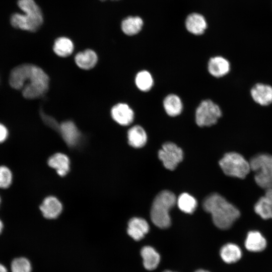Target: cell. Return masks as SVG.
I'll list each match as a JSON object with an SVG mask.
<instances>
[{
  "mask_svg": "<svg viewBox=\"0 0 272 272\" xmlns=\"http://www.w3.org/2000/svg\"><path fill=\"white\" fill-rule=\"evenodd\" d=\"M49 79L40 67L25 63L14 67L9 78L11 86L21 90L24 98L36 99L42 96L48 91Z\"/></svg>",
  "mask_w": 272,
  "mask_h": 272,
  "instance_id": "cell-1",
  "label": "cell"
},
{
  "mask_svg": "<svg viewBox=\"0 0 272 272\" xmlns=\"http://www.w3.org/2000/svg\"><path fill=\"white\" fill-rule=\"evenodd\" d=\"M202 205L204 210L212 215L214 224L220 229L230 228L240 215L236 207L216 193L208 196Z\"/></svg>",
  "mask_w": 272,
  "mask_h": 272,
  "instance_id": "cell-2",
  "label": "cell"
},
{
  "mask_svg": "<svg viewBox=\"0 0 272 272\" xmlns=\"http://www.w3.org/2000/svg\"><path fill=\"white\" fill-rule=\"evenodd\" d=\"M18 6L23 14L14 13L11 17V24L15 28L35 32L43 22L42 11L34 0H18Z\"/></svg>",
  "mask_w": 272,
  "mask_h": 272,
  "instance_id": "cell-3",
  "label": "cell"
},
{
  "mask_svg": "<svg viewBox=\"0 0 272 272\" xmlns=\"http://www.w3.org/2000/svg\"><path fill=\"white\" fill-rule=\"evenodd\" d=\"M177 201L175 195L168 190L160 192L155 198L151 210V219L153 224L161 229L171 225L170 210Z\"/></svg>",
  "mask_w": 272,
  "mask_h": 272,
  "instance_id": "cell-4",
  "label": "cell"
},
{
  "mask_svg": "<svg viewBox=\"0 0 272 272\" xmlns=\"http://www.w3.org/2000/svg\"><path fill=\"white\" fill-rule=\"evenodd\" d=\"M250 169L254 172V180L260 187L272 189V155L260 154L249 161Z\"/></svg>",
  "mask_w": 272,
  "mask_h": 272,
  "instance_id": "cell-5",
  "label": "cell"
},
{
  "mask_svg": "<svg viewBox=\"0 0 272 272\" xmlns=\"http://www.w3.org/2000/svg\"><path fill=\"white\" fill-rule=\"evenodd\" d=\"M219 165L226 175L238 178H244L251 170L249 162L235 152L225 154L220 160Z\"/></svg>",
  "mask_w": 272,
  "mask_h": 272,
  "instance_id": "cell-6",
  "label": "cell"
},
{
  "mask_svg": "<svg viewBox=\"0 0 272 272\" xmlns=\"http://www.w3.org/2000/svg\"><path fill=\"white\" fill-rule=\"evenodd\" d=\"M221 116L220 107L211 100L206 99L196 109L195 121L199 126H210L215 124Z\"/></svg>",
  "mask_w": 272,
  "mask_h": 272,
  "instance_id": "cell-7",
  "label": "cell"
},
{
  "mask_svg": "<svg viewBox=\"0 0 272 272\" xmlns=\"http://www.w3.org/2000/svg\"><path fill=\"white\" fill-rule=\"evenodd\" d=\"M158 156L166 168L173 170L183 160V153L182 149L176 144L167 142L163 144L159 151Z\"/></svg>",
  "mask_w": 272,
  "mask_h": 272,
  "instance_id": "cell-8",
  "label": "cell"
},
{
  "mask_svg": "<svg viewBox=\"0 0 272 272\" xmlns=\"http://www.w3.org/2000/svg\"><path fill=\"white\" fill-rule=\"evenodd\" d=\"M112 118L118 124L126 126L133 120L134 112L132 109L125 103H118L111 109Z\"/></svg>",
  "mask_w": 272,
  "mask_h": 272,
  "instance_id": "cell-9",
  "label": "cell"
},
{
  "mask_svg": "<svg viewBox=\"0 0 272 272\" xmlns=\"http://www.w3.org/2000/svg\"><path fill=\"white\" fill-rule=\"evenodd\" d=\"M149 226L144 219L134 217L128 222L127 233L135 241H140L149 232Z\"/></svg>",
  "mask_w": 272,
  "mask_h": 272,
  "instance_id": "cell-10",
  "label": "cell"
},
{
  "mask_svg": "<svg viewBox=\"0 0 272 272\" xmlns=\"http://www.w3.org/2000/svg\"><path fill=\"white\" fill-rule=\"evenodd\" d=\"M250 94L253 100L261 106L272 103V87L262 83L256 84L251 88Z\"/></svg>",
  "mask_w": 272,
  "mask_h": 272,
  "instance_id": "cell-11",
  "label": "cell"
},
{
  "mask_svg": "<svg viewBox=\"0 0 272 272\" xmlns=\"http://www.w3.org/2000/svg\"><path fill=\"white\" fill-rule=\"evenodd\" d=\"M43 216L48 220L55 219L62 210V206L56 197L50 196L45 198L40 207Z\"/></svg>",
  "mask_w": 272,
  "mask_h": 272,
  "instance_id": "cell-12",
  "label": "cell"
},
{
  "mask_svg": "<svg viewBox=\"0 0 272 272\" xmlns=\"http://www.w3.org/2000/svg\"><path fill=\"white\" fill-rule=\"evenodd\" d=\"M59 131L65 143L70 147L79 142L81 134L75 124L72 121H66L59 125Z\"/></svg>",
  "mask_w": 272,
  "mask_h": 272,
  "instance_id": "cell-13",
  "label": "cell"
},
{
  "mask_svg": "<svg viewBox=\"0 0 272 272\" xmlns=\"http://www.w3.org/2000/svg\"><path fill=\"white\" fill-rule=\"evenodd\" d=\"M210 74L216 78L222 77L226 75L230 70V64L225 58L217 56L211 58L208 64Z\"/></svg>",
  "mask_w": 272,
  "mask_h": 272,
  "instance_id": "cell-14",
  "label": "cell"
},
{
  "mask_svg": "<svg viewBox=\"0 0 272 272\" xmlns=\"http://www.w3.org/2000/svg\"><path fill=\"white\" fill-rule=\"evenodd\" d=\"M185 27L187 31L191 34L199 35L205 32L207 24L202 15L195 13L190 14L187 17Z\"/></svg>",
  "mask_w": 272,
  "mask_h": 272,
  "instance_id": "cell-15",
  "label": "cell"
},
{
  "mask_svg": "<svg viewBox=\"0 0 272 272\" xmlns=\"http://www.w3.org/2000/svg\"><path fill=\"white\" fill-rule=\"evenodd\" d=\"M254 211L263 219H272V189L266 190L255 203Z\"/></svg>",
  "mask_w": 272,
  "mask_h": 272,
  "instance_id": "cell-16",
  "label": "cell"
},
{
  "mask_svg": "<svg viewBox=\"0 0 272 272\" xmlns=\"http://www.w3.org/2000/svg\"><path fill=\"white\" fill-rule=\"evenodd\" d=\"M246 248L252 252H260L266 246V241L258 231H250L247 235L245 241Z\"/></svg>",
  "mask_w": 272,
  "mask_h": 272,
  "instance_id": "cell-17",
  "label": "cell"
},
{
  "mask_svg": "<svg viewBox=\"0 0 272 272\" xmlns=\"http://www.w3.org/2000/svg\"><path fill=\"white\" fill-rule=\"evenodd\" d=\"M48 164L61 176L65 175L70 170V160L66 155L62 153H58L51 156L48 160Z\"/></svg>",
  "mask_w": 272,
  "mask_h": 272,
  "instance_id": "cell-18",
  "label": "cell"
},
{
  "mask_svg": "<svg viewBox=\"0 0 272 272\" xmlns=\"http://www.w3.org/2000/svg\"><path fill=\"white\" fill-rule=\"evenodd\" d=\"M141 255L146 269L151 270L156 268L160 262V256L154 248L149 246L143 247Z\"/></svg>",
  "mask_w": 272,
  "mask_h": 272,
  "instance_id": "cell-19",
  "label": "cell"
},
{
  "mask_svg": "<svg viewBox=\"0 0 272 272\" xmlns=\"http://www.w3.org/2000/svg\"><path fill=\"white\" fill-rule=\"evenodd\" d=\"M75 60L77 65L81 69L90 70L97 63L98 57L95 51L87 49L77 53Z\"/></svg>",
  "mask_w": 272,
  "mask_h": 272,
  "instance_id": "cell-20",
  "label": "cell"
},
{
  "mask_svg": "<svg viewBox=\"0 0 272 272\" xmlns=\"http://www.w3.org/2000/svg\"><path fill=\"white\" fill-rule=\"evenodd\" d=\"M128 144L132 147H143L147 141V133L144 129L140 125H134L127 132Z\"/></svg>",
  "mask_w": 272,
  "mask_h": 272,
  "instance_id": "cell-21",
  "label": "cell"
},
{
  "mask_svg": "<svg viewBox=\"0 0 272 272\" xmlns=\"http://www.w3.org/2000/svg\"><path fill=\"white\" fill-rule=\"evenodd\" d=\"M163 106L166 113L173 117L179 115L183 108L180 97L173 94H169L164 98Z\"/></svg>",
  "mask_w": 272,
  "mask_h": 272,
  "instance_id": "cell-22",
  "label": "cell"
},
{
  "mask_svg": "<svg viewBox=\"0 0 272 272\" xmlns=\"http://www.w3.org/2000/svg\"><path fill=\"white\" fill-rule=\"evenodd\" d=\"M143 21L138 16H129L123 20L121 28L123 32L129 36L138 34L143 26Z\"/></svg>",
  "mask_w": 272,
  "mask_h": 272,
  "instance_id": "cell-23",
  "label": "cell"
},
{
  "mask_svg": "<svg viewBox=\"0 0 272 272\" xmlns=\"http://www.w3.org/2000/svg\"><path fill=\"white\" fill-rule=\"evenodd\" d=\"M220 255L224 261L227 263H234L239 260L242 256L241 249L236 244L227 243L220 250Z\"/></svg>",
  "mask_w": 272,
  "mask_h": 272,
  "instance_id": "cell-24",
  "label": "cell"
},
{
  "mask_svg": "<svg viewBox=\"0 0 272 272\" xmlns=\"http://www.w3.org/2000/svg\"><path fill=\"white\" fill-rule=\"evenodd\" d=\"M73 42L68 38L61 37L57 38L54 43L53 51L60 57H67L71 55L74 50Z\"/></svg>",
  "mask_w": 272,
  "mask_h": 272,
  "instance_id": "cell-25",
  "label": "cell"
},
{
  "mask_svg": "<svg viewBox=\"0 0 272 272\" xmlns=\"http://www.w3.org/2000/svg\"><path fill=\"white\" fill-rule=\"evenodd\" d=\"M179 209L187 214H192L197 206V201L191 195L187 193L181 194L176 201Z\"/></svg>",
  "mask_w": 272,
  "mask_h": 272,
  "instance_id": "cell-26",
  "label": "cell"
},
{
  "mask_svg": "<svg viewBox=\"0 0 272 272\" xmlns=\"http://www.w3.org/2000/svg\"><path fill=\"white\" fill-rule=\"evenodd\" d=\"M135 83L139 90L147 92L153 87L154 81L151 74L147 71H141L136 75Z\"/></svg>",
  "mask_w": 272,
  "mask_h": 272,
  "instance_id": "cell-27",
  "label": "cell"
},
{
  "mask_svg": "<svg viewBox=\"0 0 272 272\" xmlns=\"http://www.w3.org/2000/svg\"><path fill=\"white\" fill-rule=\"evenodd\" d=\"M12 272H32V266L30 261L25 257L15 258L11 262Z\"/></svg>",
  "mask_w": 272,
  "mask_h": 272,
  "instance_id": "cell-28",
  "label": "cell"
},
{
  "mask_svg": "<svg viewBox=\"0 0 272 272\" xmlns=\"http://www.w3.org/2000/svg\"><path fill=\"white\" fill-rule=\"evenodd\" d=\"M12 181V174L10 170L6 166H0V188L9 187Z\"/></svg>",
  "mask_w": 272,
  "mask_h": 272,
  "instance_id": "cell-29",
  "label": "cell"
},
{
  "mask_svg": "<svg viewBox=\"0 0 272 272\" xmlns=\"http://www.w3.org/2000/svg\"><path fill=\"white\" fill-rule=\"evenodd\" d=\"M40 116L42 118V119L44 123L46 124L47 125L49 126L50 127H51L53 129L58 130L59 129V125L56 120L46 114L43 110H40Z\"/></svg>",
  "mask_w": 272,
  "mask_h": 272,
  "instance_id": "cell-30",
  "label": "cell"
},
{
  "mask_svg": "<svg viewBox=\"0 0 272 272\" xmlns=\"http://www.w3.org/2000/svg\"><path fill=\"white\" fill-rule=\"evenodd\" d=\"M8 132L7 128L0 123V143L3 142L7 138Z\"/></svg>",
  "mask_w": 272,
  "mask_h": 272,
  "instance_id": "cell-31",
  "label": "cell"
},
{
  "mask_svg": "<svg viewBox=\"0 0 272 272\" xmlns=\"http://www.w3.org/2000/svg\"><path fill=\"white\" fill-rule=\"evenodd\" d=\"M0 272H8L7 268L1 263H0Z\"/></svg>",
  "mask_w": 272,
  "mask_h": 272,
  "instance_id": "cell-32",
  "label": "cell"
},
{
  "mask_svg": "<svg viewBox=\"0 0 272 272\" xmlns=\"http://www.w3.org/2000/svg\"><path fill=\"white\" fill-rule=\"evenodd\" d=\"M3 229V224L1 220H0V234L2 233Z\"/></svg>",
  "mask_w": 272,
  "mask_h": 272,
  "instance_id": "cell-33",
  "label": "cell"
},
{
  "mask_svg": "<svg viewBox=\"0 0 272 272\" xmlns=\"http://www.w3.org/2000/svg\"><path fill=\"white\" fill-rule=\"evenodd\" d=\"M195 272H209V271L203 270V269H199L195 271Z\"/></svg>",
  "mask_w": 272,
  "mask_h": 272,
  "instance_id": "cell-34",
  "label": "cell"
},
{
  "mask_svg": "<svg viewBox=\"0 0 272 272\" xmlns=\"http://www.w3.org/2000/svg\"><path fill=\"white\" fill-rule=\"evenodd\" d=\"M163 272H173V271H170V270H165V271H163Z\"/></svg>",
  "mask_w": 272,
  "mask_h": 272,
  "instance_id": "cell-35",
  "label": "cell"
},
{
  "mask_svg": "<svg viewBox=\"0 0 272 272\" xmlns=\"http://www.w3.org/2000/svg\"><path fill=\"white\" fill-rule=\"evenodd\" d=\"M100 1H105V0H100Z\"/></svg>",
  "mask_w": 272,
  "mask_h": 272,
  "instance_id": "cell-36",
  "label": "cell"
}]
</instances>
